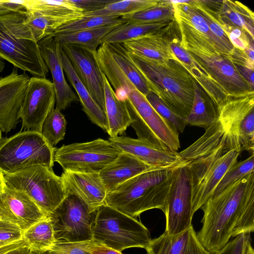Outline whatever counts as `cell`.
<instances>
[{
	"label": "cell",
	"mask_w": 254,
	"mask_h": 254,
	"mask_svg": "<svg viewBox=\"0 0 254 254\" xmlns=\"http://www.w3.org/2000/svg\"><path fill=\"white\" fill-rule=\"evenodd\" d=\"M125 22L153 23L174 20V9L171 0H160L156 5L133 14L121 16Z\"/></svg>",
	"instance_id": "obj_35"
},
{
	"label": "cell",
	"mask_w": 254,
	"mask_h": 254,
	"mask_svg": "<svg viewBox=\"0 0 254 254\" xmlns=\"http://www.w3.org/2000/svg\"><path fill=\"white\" fill-rule=\"evenodd\" d=\"M105 113L110 137L118 136L130 126L132 120L126 102L116 96L112 86L104 73Z\"/></svg>",
	"instance_id": "obj_26"
},
{
	"label": "cell",
	"mask_w": 254,
	"mask_h": 254,
	"mask_svg": "<svg viewBox=\"0 0 254 254\" xmlns=\"http://www.w3.org/2000/svg\"><path fill=\"white\" fill-rule=\"evenodd\" d=\"M189 2L204 19L212 33L223 44L230 54L234 47L227 35L219 24L214 10L206 6L202 0H190Z\"/></svg>",
	"instance_id": "obj_40"
},
{
	"label": "cell",
	"mask_w": 254,
	"mask_h": 254,
	"mask_svg": "<svg viewBox=\"0 0 254 254\" xmlns=\"http://www.w3.org/2000/svg\"><path fill=\"white\" fill-rule=\"evenodd\" d=\"M194 96L190 111L185 119L187 125L199 127L206 129L218 118L216 106L193 79Z\"/></svg>",
	"instance_id": "obj_27"
},
{
	"label": "cell",
	"mask_w": 254,
	"mask_h": 254,
	"mask_svg": "<svg viewBox=\"0 0 254 254\" xmlns=\"http://www.w3.org/2000/svg\"><path fill=\"white\" fill-rule=\"evenodd\" d=\"M251 242V238H250L247 242L244 254H254V250Z\"/></svg>",
	"instance_id": "obj_53"
},
{
	"label": "cell",
	"mask_w": 254,
	"mask_h": 254,
	"mask_svg": "<svg viewBox=\"0 0 254 254\" xmlns=\"http://www.w3.org/2000/svg\"><path fill=\"white\" fill-rule=\"evenodd\" d=\"M173 21L167 26L154 33L125 42L122 45L127 52L156 62L164 63L169 60L177 59L170 45V30Z\"/></svg>",
	"instance_id": "obj_22"
},
{
	"label": "cell",
	"mask_w": 254,
	"mask_h": 254,
	"mask_svg": "<svg viewBox=\"0 0 254 254\" xmlns=\"http://www.w3.org/2000/svg\"><path fill=\"white\" fill-rule=\"evenodd\" d=\"M90 254H123L122 252L108 248L92 240L89 247Z\"/></svg>",
	"instance_id": "obj_49"
},
{
	"label": "cell",
	"mask_w": 254,
	"mask_h": 254,
	"mask_svg": "<svg viewBox=\"0 0 254 254\" xmlns=\"http://www.w3.org/2000/svg\"><path fill=\"white\" fill-rule=\"evenodd\" d=\"M202 227L197 233L210 254L221 250L230 240L254 231V172L212 196L201 207Z\"/></svg>",
	"instance_id": "obj_1"
},
{
	"label": "cell",
	"mask_w": 254,
	"mask_h": 254,
	"mask_svg": "<svg viewBox=\"0 0 254 254\" xmlns=\"http://www.w3.org/2000/svg\"><path fill=\"white\" fill-rule=\"evenodd\" d=\"M46 215L24 192L8 188L0 192V218L18 226L22 233Z\"/></svg>",
	"instance_id": "obj_18"
},
{
	"label": "cell",
	"mask_w": 254,
	"mask_h": 254,
	"mask_svg": "<svg viewBox=\"0 0 254 254\" xmlns=\"http://www.w3.org/2000/svg\"><path fill=\"white\" fill-rule=\"evenodd\" d=\"M56 102L53 82L46 78H30L18 114L22 122L21 131L41 132L44 121L55 109Z\"/></svg>",
	"instance_id": "obj_14"
},
{
	"label": "cell",
	"mask_w": 254,
	"mask_h": 254,
	"mask_svg": "<svg viewBox=\"0 0 254 254\" xmlns=\"http://www.w3.org/2000/svg\"><path fill=\"white\" fill-rule=\"evenodd\" d=\"M122 152L110 140L99 138L56 149L54 162L59 164L64 171L99 172Z\"/></svg>",
	"instance_id": "obj_11"
},
{
	"label": "cell",
	"mask_w": 254,
	"mask_h": 254,
	"mask_svg": "<svg viewBox=\"0 0 254 254\" xmlns=\"http://www.w3.org/2000/svg\"><path fill=\"white\" fill-rule=\"evenodd\" d=\"M26 11L19 0H0V14Z\"/></svg>",
	"instance_id": "obj_48"
},
{
	"label": "cell",
	"mask_w": 254,
	"mask_h": 254,
	"mask_svg": "<svg viewBox=\"0 0 254 254\" xmlns=\"http://www.w3.org/2000/svg\"><path fill=\"white\" fill-rule=\"evenodd\" d=\"M146 254H211L201 243L192 225L174 235L164 232L151 239Z\"/></svg>",
	"instance_id": "obj_21"
},
{
	"label": "cell",
	"mask_w": 254,
	"mask_h": 254,
	"mask_svg": "<svg viewBox=\"0 0 254 254\" xmlns=\"http://www.w3.org/2000/svg\"><path fill=\"white\" fill-rule=\"evenodd\" d=\"M2 131L0 129V140L2 138Z\"/></svg>",
	"instance_id": "obj_57"
},
{
	"label": "cell",
	"mask_w": 254,
	"mask_h": 254,
	"mask_svg": "<svg viewBox=\"0 0 254 254\" xmlns=\"http://www.w3.org/2000/svg\"><path fill=\"white\" fill-rule=\"evenodd\" d=\"M228 57L234 64L254 69V62L249 59L245 50H240L234 47Z\"/></svg>",
	"instance_id": "obj_47"
},
{
	"label": "cell",
	"mask_w": 254,
	"mask_h": 254,
	"mask_svg": "<svg viewBox=\"0 0 254 254\" xmlns=\"http://www.w3.org/2000/svg\"><path fill=\"white\" fill-rule=\"evenodd\" d=\"M32 250L27 246L21 247L9 251L3 254H31Z\"/></svg>",
	"instance_id": "obj_52"
},
{
	"label": "cell",
	"mask_w": 254,
	"mask_h": 254,
	"mask_svg": "<svg viewBox=\"0 0 254 254\" xmlns=\"http://www.w3.org/2000/svg\"><path fill=\"white\" fill-rule=\"evenodd\" d=\"M66 121L61 111L56 108L47 116L42 126L41 133L49 144L55 146L64 139Z\"/></svg>",
	"instance_id": "obj_38"
},
{
	"label": "cell",
	"mask_w": 254,
	"mask_h": 254,
	"mask_svg": "<svg viewBox=\"0 0 254 254\" xmlns=\"http://www.w3.org/2000/svg\"><path fill=\"white\" fill-rule=\"evenodd\" d=\"M158 0H117L98 11L83 13V16H119L135 13L157 5Z\"/></svg>",
	"instance_id": "obj_36"
},
{
	"label": "cell",
	"mask_w": 254,
	"mask_h": 254,
	"mask_svg": "<svg viewBox=\"0 0 254 254\" xmlns=\"http://www.w3.org/2000/svg\"><path fill=\"white\" fill-rule=\"evenodd\" d=\"M125 96L133 128L138 138L161 147L177 151L180 148L179 134L171 129L143 95L128 79L119 85Z\"/></svg>",
	"instance_id": "obj_6"
},
{
	"label": "cell",
	"mask_w": 254,
	"mask_h": 254,
	"mask_svg": "<svg viewBox=\"0 0 254 254\" xmlns=\"http://www.w3.org/2000/svg\"><path fill=\"white\" fill-rule=\"evenodd\" d=\"M171 2L176 19L191 26L213 43L220 52L227 56L229 55L230 53L226 48L212 33L204 19L190 3L189 0H171Z\"/></svg>",
	"instance_id": "obj_28"
},
{
	"label": "cell",
	"mask_w": 254,
	"mask_h": 254,
	"mask_svg": "<svg viewBox=\"0 0 254 254\" xmlns=\"http://www.w3.org/2000/svg\"><path fill=\"white\" fill-rule=\"evenodd\" d=\"M222 28L234 47L243 51L249 47L254 46V39L244 30L229 26H224Z\"/></svg>",
	"instance_id": "obj_43"
},
{
	"label": "cell",
	"mask_w": 254,
	"mask_h": 254,
	"mask_svg": "<svg viewBox=\"0 0 254 254\" xmlns=\"http://www.w3.org/2000/svg\"><path fill=\"white\" fill-rule=\"evenodd\" d=\"M61 45L78 77L105 112L104 73L97 60V51L76 44Z\"/></svg>",
	"instance_id": "obj_15"
},
{
	"label": "cell",
	"mask_w": 254,
	"mask_h": 254,
	"mask_svg": "<svg viewBox=\"0 0 254 254\" xmlns=\"http://www.w3.org/2000/svg\"><path fill=\"white\" fill-rule=\"evenodd\" d=\"M37 43L42 57L52 74L56 97L55 108L61 111L64 110L72 102L79 100L65 80L61 58V45L52 35Z\"/></svg>",
	"instance_id": "obj_19"
},
{
	"label": "cell",
	"mask_w": 254,
	"mask_h": 254,
	"mask_svg": "<svg viewBox=\"0 0 254 254\" xmlns=\"http://www.w3.org/2000/svg\"><path fill=\"white\" fill-rule=\"evenodd\" d=\"M177 168L143 172L107 192L105 203L134 218L152 209L163 212Z\"/></svg>",
	"instance_id": "obj_3"
},
{
	"label": "cell",
	"mask_w": 254,
	"mask_h": 254,
	"mask_svg": "<svg viewBox=\"0 0 254 254\" xmlns=\"http://www.w3.org/2000/svg\"><path fill=\"white\" fill-rule=\"evenodd\" d=\"M92 231L94 242L120 252L130 248L145 249L151 240L140 221L106 203L97 210Z\"/></svg>",
	"instance_id": "obj_5"
},
{
	"label": "cell",
	"mask_w": 254,
	"mask_h": 254,
	"mask_svg": "<svg viewBox=\"0 0 254 254\" xmlns=\"http://www.w3.org/2000/svg\"><path fill=\"white\" fill-rule=\"evenodd\" d=\"M240 153L238 149L220 147L205 156L187 161L191 176L192 215L213 195L226 172L237 162Z\"/></svg>",
	"instance_id": "obj_9"
},
{
	"label": "cell",
	"mask_w": 254,
	"mask_h": 254,
	"mask_svg": "<svg viewBox=\"0 0 254 254\" xmlns=\"http://www.w3.org/2000/svg\"><path fill=\"white\" fill-rule=\"evenodd\" d=\"M25 246L27 245L23 239L19 241L6 245H2L0 244V254H3L10 250Z\"/></svg>",
	"instance_id": "obj_51"
},
{
	"label": "cell",
	"mask_w": 254,
	"mask_h": 254,
	"mask_svg": "<svg viewBox=\"0 0 254 254\" xmlns=\"http://www.w3.org/2000/svg\"><path fill=\"white\" fill-rule=\"evenodd\" d=\"M83 13L98 11L117 0H69Z\"/></svg>",
	"instance_id": "obj_46"
},
{
	"label": "cell",
	"mask_w": 254,
	"mask_h": 254,
	"mask_svg": "<svg viewBox=\"0 0 254 254\" xmlns=\"http://www.w3.org/2000/svg\"><path fill=\"white\" fill-rule=\"evenodd\" d=\"M176 20L180 31L182 47L227 96H236L254 91L228 56L220 52L213 43L191 26Z\"/></svg>",
	"instance_id": "obj_4"
},
{
	"label": "cell",
	"mask_w": 254,
	"mask_h": 254,
	"mask_svg": "<svg viewBox=\"0 0 254 254\" xmlns=\"http://www.w3.org/2000/svg\"><path fill=\"white\" fill-rule=\"evenodd\" d=\"M241 151L252 154L254 151V98L248 99L239 109L234 118Z\"/></svg>",
	"instance_id": "obj_30"
},
{
	"label": "cell",
	"mask_w": 254,
	"mask_h": 254,
	"mask_svg": "<svg viewBox=\"0 0 254 254\" xmlns=\"http://www.w3.org/2000/svg\"><path fill=\"white\" fill-rule=\"evenodd\" d=\"M172 21L153 23L124 22L116 26L105 36L102 41V43L106 42L109 44H123L154 33L167 26Z\"/></svg>",
	"instance_id": "obj_29"
},
{
	"label": "cell",
	"mask_w": 254,
	"mask_h": 254,
	"mask_svg": "<svg viewBox=\"0 0 254 254\" xmlns=\"http://www.w3.org/2000/svg\"><path fill=\"white\" fill-rule=\"evenodd\" d=\"M127 53L144 77L149 90L174 113L186 119L193 103L194 78L180 62L175 59L161 63Z\"/></svg>",
	"instance_id": "obj_2"
},
{
	"label": "cell",
	"mask_w": 254,
	"mask_h": 254,
	"mask_svg": "<svg viewBox=\"0 0 254 254\" xmlns=\"http://www.w3.org/2000/svg\"><path fill=\"white\" fill-rule=\"evenodd\" d=\"M145 97L153 108L171 129L179 134L184 131L187 126L185 119L174 113L153 92L149 91Z\"/></svg>",
	"instance_id": "obj_39"
},
{
	"label": "cell",
	"mask_w": 254,
	"mask_h": 254,
	"mask_svg": "<svg viewBox=\"0 0 254 254\" xmlns=\"http://www.w3.org/2000/svg\"><path fill=\"white\" fill-rule=\"evenodd\" d=\"M5 65V62L2 59H0V73L3 70Z\"/></svg>",
	"instance_id": "obj_55"
},
{
	"label": "cell",
	"mask_w": 254,
	"mask_h": 254,
	"mask_svg": "<svg viewBox=\"0 0 254 254\" xmlns=\"http://www.w3.org/2000/svg\"><path fill=\"white\" fill-rule=\"evenodd\" d=\"M22 239L32 251L48 252L55 244L51 221L48 216L22 233Z\"/></svg>",
	"instance_id": "obj_32"
},
{
	"label": "cell",
	"mask_w": 254,
	"mask_h": 254,
	"mask_svg": "<svg viewBox=\"0 0 254 254\" xmlns=\"http://www.w3.org/2000/svg\"><path fill=\"white\" fill-rule=\"evenodd\" d=\"M30 77L26 72H11L0 78V129L5 133L14 129L19 123L18 112Z\"/></svg>",
	"instance_id": "obj_16"
},
{
	"label": "cell",
	"mask_w": 254,
	"mask_h": 254,
	"mask_svg": "<svg viewBox=\"0 0 254 254\" xmlns=\"http://www.w3.org/2000/svg\"><path fill=\"white\" fill-rule=\"evenodd\" d=\"M234 65L240 75L248 82L252 88L254 89V69L238 64Z\"/></svg>",
	"instance_id": "obj_50"
},
{
	"label": "cell",
	"mask_w": 254,
	"mask_h": 254,
	"mask_svg": "<svg viewBox=\"0 0 254 254\" xmlns=\"http://www.w3.org/2000/svg\"><path fill=\"white\" fill-rule=\"evenodd\" d=\"M106 43L117 64L136 88L145 96L149 91L146 80L129 58L127 50L122 44Z\"/></svg>",
	"instance_id": "obj_34"
},
{
	"label": "cell",
	"mask_w": 254,
	"mask_h": 254,
	"mask_svg": "<svg viewBox=\"0 0 254 254\" xmlns=\"http://www.w3.org/2000/svg\"><path fill=\"white\" fill-rule=\"evenodd\" d=\"M125 21L116 16H83L58 28L53 33H64L109 25H118Z\"/></svg>",
	"instance_id": "obj_37"
},
{
	"label": "cell",
	"mask_w": 254,
	"mask_h": 254,
	"mask_svg": "<svg viewBox=\"0 0 254 254\" xmlns=\"http://www.w3.org/2000/svg\"><path fill=\"white\" fill-rule=\"evenodd\" d=\"M163 212L165 232L169 234L180 233L192 225L191 176L187 161L175 170Z\"/></svg>",
	"instance_id": "obj_13"
},
{
	"label": "cell",
	"mask_w": 254,
	"mask_h": 254,
	"mask_svg": "<svg viewBox=\"0 0 254 254\" xmlns=\"http://www.w3.org/2000/svg\"><path fill=\"white\" fill-rule=\"evenodd\" d=\"M254 172V153H253L247 159L236 162L227 170L216 187L213 195L218 194L240 179Z\"/></svg>",
	"instance_id": "obj_41"
},
{
	"label": "cell",
	"mask_w": 254,
	"mask_h": 254,
	"mask_svg": "<svg viewBox=\"0 0 254 254\" xmlns=\"http://www.w3.org/2000/svg\"><path fill=\"white\" fill-rule=\"evenodd\" d=\"M61 58L64 72L77 94L83 111L93 123L107 132L108 125L105 112L82 83L62 48Z\"/></svg>",
	"instance_id": "obj_25"
},
{
	"label": "cell",
	"mask_w": 254,
	"mask_h": 254,
	"mask_svg": "<svg viewBox=\"0 0 254 254\" xmlns=\"http://www.w3.org/2000/svg\"><path fill=\"white\" fill-rule=\"evenodd\" d=\"M67 194L84 201L91 211L105 204L107 191L99 172L80 173L64 171L61 176Z\"/></svg>",
	"instance_id": "obj_20"
},
{
	"label": "cell",
	"mask_w": 254,
	"mask_h": 254,
	"mask_svg": "<svg viewBox=\"0 0 254 254\" xmlns=\"http://www.w3.org/2000/svg\"><path fill=\"white\" fill-rule=\"evenodd\" d=\"M155 168L123 152L99 173L108 192L138 175Z\"/></svg>",
	"instance_id": "obj_24"
},
{
	"label": "cell",
	"mask_w": 254,
	"mask_h": 254,
	"mask_svg": "<svg viewBox=\"0 0 254 254\" xmlns=\"http://www.w3.org/2000/svg\"><path fill=\"white\" fill-rule=\"evenodd\" d=\"M92 240L55 243L48 254H90L89 247Z\"/></svg>",
	"instance_id": "obj_42"
},
{
	"label": "cell",
	"mask_w": 254,
	"mask_h": 254,
	"mask_svg": "<svg viewBox=\"0 0 254 254\" xmlns=\"http://www.w3.org/2000/svg\"><path fill=\"white\" fill-rule=\"evenodd\" d=\"M0 14V59L33 76L46 78L49 69L37 42L17 38L13 30V13Z\"/></svg>",
	"instance_id": "obj_12"
},
{
	"label": "cell",
	"mask_w": 254,
	"mask_h": 254,
	"mask_svg": "<svg viewBox=\"0 0 254 254\" xmlns=\"http://www.w3.org/2000/svg\"><path fill=\"white\" fill-rule=\"evenodd\" d=\"M19 2L27 12L57 17L83 14L82 11L69 0H26Z\"/></svg>",
	"instance_id": "obj_33"
},
{
	"label": "cell",
	"mask_w": 254,
	"mask_h": 254,
	"mask_svg": "<svg viewBox=\"0 0 254 254\" xmlns=\"http://www.w3.org/2000/svg\"><path fill=\"white\" fill-rule=\"evenodd\" d=\"M109 140L123 152L154 168H175L186 162L181 158L177 151L168 147H161L142 139L118 136L110 137Z\"/></svg>",
	"instance_id": "obj_17"
},
{
	"label": "cell",
	"mask_w": 254,
	"mask_h": 254,
	"mask_svg": "<svg viewBox=\"0 0 254 254\" xmlns=\"http://www.w3.org/2000/svg\"><path fill=\"white\" fill-rule=\"evenodd\" d=\"M202 1L214 10L221 27L229 26L241 29L254 40V14L247 6L239 1L229 0Z\"/></svg>",
	"instance_id": "obj_23"
},
{
	"label": "cell",
	"mask_w": 254,
	"mask_h": 254,
	"mask_svg": "<svg viewBox=\"0 0 254 254\" xmlns=\"http://www.w3.org/2000/svg\"><path fill=\"white\" fill-rule=\"evenodd\" d=\"M31 254H48V252H43L36 251H32Z\"/></svg>",
	"instance_id": "obj_56"
},
{
	"label": "cell",
	"mask_w": 254,
	"mask_h": 254,
	"mask_svg": "<svg viewBox=\"0 0 254 254\" xmlns=\"http://www.w3.org/2000/svg\"><path fill=\"white\" fill-rule=\"evenodd\" d=\"M0 220H1V219H0Z\"/></svg>",
	"instance_id": "obj_58"
},
{
	"label": "cell",
	"mask_w": 254,
	"mask_h": 254,
	"mask_svg": "<svg viewBox=\"0 0 254 254\" xmlns=\"http://www.w3.org/2000/svg\"><path fill=\"white\" fill-rule=\"evenodd\" d=\"M97 211L73 194H67L60 205L47 216L53 226L55 243L93 240V226Z\"/></svg>",
	"instance_id": "obj_10"
},
{
	"label": "cell",
	"mask_w": 254,
	"mask_h": 254,
	"mask_svg": "<svg viewBox=\"0 0 254 254\" xmlns=\"http://www.w3.org/2000/svg\"><path fill=\"white\" fill-rule=\"evenodd\" d=\"M117 25H109L92 29L51 35L61 45L76 44L97 51L102 41Z\"/></svg>",
	"instance_id": "obj_31"
},
{
	"label": "cell",
	"mask_w": 254,
	"mask_h": 254,
	"mask_svg": "<svg viewBox=\"0 0 254 254\" xmlns=\"http://www.w3.org/2000/svg\"><path fill=\"white\" fill-rule=\"evenodd\" d=\"M22 240V232L16 225L0 220V244L6 245Z\"/></svg>",
	"instance_id": "obj_44"
},
{
	"label": "cell",
	"mask_w": 254,
	"mask_h": 254,
	"mask_svg": "<svg viewBox=\"0 0 254 254\" xmlns=\"http://www.w3.org/2000/svg\"><path fill=\"white\" fill-rule=\"evenodd\" d=\"M3 178L7 188L26 193L46 216L66 196L62 177L45 166L24 168Z\"/></svg>",
	"instance_id": "obj_8"
},
{
	"label": "cell",
	"mask_w": 254,
	"mask_h": 254,
	"mask_svg": "<svg viewBox=\"0 0 254 254\" xmlns=\"http://www.w3.org/2000/svg\"><path fill=\"white\" fill-rule=\"evenodd\" d=\"M55 147L51 146L41 132L22 130L0 140V172L13 173L34 166L52 168Z\"/></svg>",
	"instance_id": "obj_7"
},
{
	"label": "cell",
	"mask_w": 254,
	"mask_h": 254,
	"mask_svg": "<svg viewBox=\"0 0 254 254\" xmlns=\"http://www.w3.org/2000/svg\"><path fill=\"white\" fill-rule=\"evenodd\" d=\"M5 188L3 175L0 172V192L3 191Z\"/></svg>",
	"instance_id": "obj_54"
},
{
	"label": "cell",
	"mask_w": 254,
	"mask_h": 254,
	"mask_svg": "<svg viewBox=\"0 0 254 254\" xmlns=\"http://www.w3.org/2000/svg\"><path fill=\"white\" fill-rule=\"evenodd\" d=\"M250 238V234H240L214 254H244L247 242Z\"/></svg>",
	"instance_id": "obj_45"
}]
</instances>
